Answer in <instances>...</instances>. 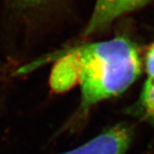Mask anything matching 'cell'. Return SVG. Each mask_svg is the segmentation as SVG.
I'll list each match as a JSON object with an SVG mask.
<instances>
[{"label": "cell", "mask_w": 154, "mask_h": 154, "mask_svg": "<svg viewBox=\"0 0 154 154\" xmlns=\"http://www.w3.org/2000/svg\"><path fill=\"white\" fill-rule=\"evenodd\" d=\"M69 49L75 52L79 62V82L84 110L125 91L141 71L137 47L125 37Z\"/></svg>", "instance_id": "obj_1"}, {"label": "cell", "mask_w": 154, "mask_h": 154, "mask_svg": "<svg viewBox=\"0 0 154 154\" xmlns=\"http://www.w3.org/2000/svg\"><path fill=\"white\" fill-rule=\"evenodd\" d=\"M140 109L149 121L154 122V80L147 79L140 98Z\"/></svg>", "instance_id": "obj_4"}, {"label": "cell", "mask_w": 154, "mask_h": 154, "mask_svg": "<svg viewBox=\"0 0 154 154\" xmlns=\"http://www.w3.org/2000/svg\"><path fill=\"white\" fill-rule=\"evenodd\" d=\"M57 0H11L13 6L22 12H32L43 10Z\"/></svg>", "instance_id": "obj_5"}, {"label": "cell", "mask_w": 154, "mask_h": 154, "mask_svg": "<svg viewBox=\"0 0 154 154\" xmlns=\"http://www.w3.org/2000/svg\"><path fill=\"white\" fill-rule=\"evenodd\" d=\"M146 66L148 74V78L154 80V43L147 51L146 58Z\"/></svg>", "instance_id": "obj_6"}, {"label": "cell", "mask_w": 154, "mask_h": 154, "mask_svg": "<svg viewBox=\"0 0 154 154\" xmlns=\"http://www.w3.org/2000/svg\"><path fill=\"white\" fill-rule=\"evenodd\" d=\"M153 0H95L94 10L83 32L92 36L110 28L119 18L147 5Z\"/></svg>", "instance_id": "obj_2"}, {"label": "cell", "mask_w": 154, "mask_h": 154, "mask_svg": "<svg viewBox=\"0 0 154 154\" xmlns=\"http://www.w3.org/2000/svg\"><path fill=\"white\" fill-rule=\"evenodd\" d=\"M131 138L130 129L126 125L118 124L82 146L60 154H124Z\"/></svg>", "instance_id": "obj_3"}]
</instances>
